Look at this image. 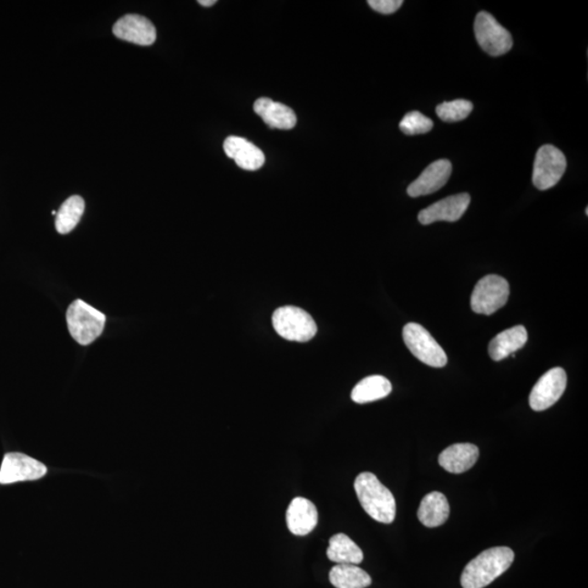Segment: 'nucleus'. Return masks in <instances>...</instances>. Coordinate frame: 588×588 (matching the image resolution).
Returning <instances> with one entry per match:
<instances>
[{
  "label": "nucleus",
  "mask_w": 588,
  "mask_h": 588,
  "mask_svg": "<svg viewBox=\"0 0 588 588\" xmlns=\"http://www.w3.org/2000/svg\"><path fill=\"white\" fill-rule=\"evenodd\" d=\"M514 562V552L509 547H494L479 554L461 575L463 588H484L506 573Z\"/></svg>",
  "instance_id": "f257e3e1"
},
{
  "label": "nucleus",
  "mask_w": 588,
  "mask_h": 588,
  "mask_svg": "<svg viewBox=\"0 0 588 588\" xmlns=\"http://www.w3.org/2000/svg\"><path fill=\"white\" fill-rule=\"evenodd\" d=\"M357 500L364 511L379 523L390 524L396 518V500L387 487L380 483L377 475L364 472L355 481Z\"/></svg>",
  "instance_id": "f03ea898"
},
{
  "label": "nucleus",
  "mask_w": 588,
  "mask_h": 588,
  "mask_svg": "<svg viewBox=\"0 0 588 588\" xmlns=\"http://www.w3.org/2000/svg\"><path fill=\"white\" fill-rule=\"evenodd\" d=\"M69 332L77 344L88 346L102 335L106 316L82 300L72 302L67 311Z\"/></svg>",
  "instance_id": "7ed1b4c3"
},
{
  "label": "nucleus",
  "mask_w": 588,
  "mask_h": 588,
  "mask_svg": "<svg viewBox=\"0 0 588 588\" xmlns=\"http://www.w3.org/2000/svg\"><path fill=\"white\" fill-rule=\"evenodd\" d=\"M273 326L280 337L296 343H307L317 333V325L310 314L296 306H284L274 311Z\"/></svg>",
  "instance_id": "20e7f679"
},
{
  "label": "nucleus",
  "mask_w": 588,
  "mask_h": 588,
  "mask_svg": "<svg viewBox=\"0 0 588 588\" xmlns=\"http://www.w3.org/2000/svg\"><path fill=\"white\" fill-rule=\"evenodd\" d=\"M403 340L412 355L431 367H444L448 358L446 352L427 329L417 323L406 325Z\"/></svg>",
  "instance_id": "39448f33"
},
{
  "label": "nucleus",
  "mask_w": 588,
  "mask_h": 588,
  "mask_svg": "<svg viewBox=\"0 0 588 588\" xmlns=\"http://www.w3.org/2000/svg\"><path fill=\"white\" fill-rule=\"evenodd\" d=\"M510 287L507 280L497 274H489L476 284L470 307L475 313L491 315L507 304Z\"/></svg>",
  "instance_id": "423d86ee"
},
{
  "label": "nucleus",
  "mask_w": 588,
  "mask_h": 588,
  "mask_svg": "<svg viewBox=\"0 0 588 588\" xmlns=\"http://www.w3.org/2000/svg\"><path fill=\"white\" fill-rule=\"evenodd\" d=\"M474 32L480 46L494 57L507 54L513 46V39L509 31L486 11L476 15Z\"/></svg>",
  "instance_id": "0eeeda50"
},
{
  "label": "nucleus",
  "mask_w": 588,
  "mask_h": 588,
  "mask_svg": "<svg viewBox=\"0 0 588 588\" xmlns=\"http://www.w3.org/2000/svg\"><path fill=\"white\" fill-rule=\"evenodd\" d=\"M565 170H567V159L562 150L551 144L542 145L537 150L535 157L534 186L541 191L552 189L562 181Z\"/></svg>",
  "instance_id": "6e6552de"
},
{
  "label": "nucleus",
  "mask_w": 588,
  "mask_h": 588,
  "mask_svg": "<svg viewBox=\"0 0 588 588\" xmlns=\"http://www.w3.org/2000/svg\"><path fill=\"white\" fill-rule=\"evenodd\" d=\"M567 373L562 367H554L542 375L531 391V407L541 412L552 407L567 388Z\"/></svg>",
  "instance_id": "1a4fd4ad"
},
{
  "label": "nucleus",
  "mask_w": 588,
  "mask_h": 588,
  "mask_svg": "<svg viewBox=\"0 0 588 588\" xmlns=\"http://www.w3.org/2000/svg\"><path fill=\"white\" fill-rule=\"evenodd\" d=\"M47 468L24 453L11 452L4 457L0 468V484H14L18 481L36 480L46 475Z\"/></svg>",
  "instance_id": "9d476101"
},
{
  "label": "nucleus",
  "mask_w": 588,
  "mask_h": 588,
  "mask_svg": "<svg viewBox=\"0 0 588 588\" xmlns=\"http://www.w3.org/2000/svg\"><path fill=\"white\" fill-rule=\"evenodd\" d=\"M469 203L470 196L468 193L448 196L419 211L418 222L424 226L436 222H458L467 211Z\"/></svg>",
  "instance_id": "9b49d317"
},
{
  "label": "nucleus",
  "mask_w": 588,
  "mask_h": 588,
  "mask_svg": "<svg viewBox=\"0 0 588 588\" xmlns=\"http://www.w3.org/2000/svg\"><path fill=\"white\" fill-rule=\"evenodd\" d=\"M116 37L122 41L150 46L156 41V27L148 18L139 15H127L118 20L113 29Z\"/></svg>",
  "instance_id": "f8f14e48"
},
{
  "label": "nucleus",
  "mask_w": 588,
  "mask_h": 588,
  "mask_svg": "<svg viewBox=\"0 0 588 588\" xmlns=\"http://www.w3.org/2000/svg\"><path fill=\"white\" fill-rule=\"evenodd\" d=\"M452 172L451 162L448 160H439L425 170L416 181L407 188V194L411 198L429 195L438 191L449 181Z\"/></svg>",
  "instance_id": "ddd939ff"
},
{
  "label": "nucleus",
  "mask_w": 588,
  "mask_h": 588,
  "mask_svg": "<svg viewBox=\"0 0 588 588\" xmlns=\"http://www.w3.org/2000/svg\"><path fill=\"white\" fill-rule=\"evenodd\" d=\"M223 150L241 170L255 171L265 164L264 153L244 138L228 137L223 142Z\"/></svg>",
  "instance_id": "4468645a"
},
{
  "label": "nucleus",
  "mask_w": 588,
  "mask_h": 588,
  "mask_svg": "<svg viewBox=\"0 0 588 588\" xmlns=\"http://www.w3.org/2000/svg\"><path fill=\"white\" fill-rule=\"evenodd\" d=\"M288 529L294 535L305 536L315 529L318 512L314 503L305 498L296 497L290 502L287 510Z\"/></svg>",
  "instance_id": "2eb2a0df"
},
{
  "label": "nucleus",
  "mask_w": 588,
  "mask_h": 588,
  "mask_svg": "<svg viewBox=\"0 0 588 588\" xmlns=\"http://www.w3.org/2000/svg\"><path fill=\"white\" fill-rule=\"evenodd\" d=\"M254 111L266 125L279 130H291L296 125L294 111L282 103L274 102L271 98L257 99Z\"/></svg>",
  "instance_id": "dca6fc26"
},
{
  "label": "nucleus",
  "mask_w": 588,
  "mask_h": 588,
  "mask_svg": "<svg viewBox=\"0 0 588 588\" xmlns=\"http://www.w3.org/2000/svg\"><path fill=\"white\" fill-rule=\"evenodd\" d=\"M480 457L479 448L472 444H456L448 447L439 456V464L447 472L461 474L473 468Z\"/></svg>",
  "instance_id": "f3484780"
},
{
  "label": "nucleus",
  "mask_w": 588,
  "mask_h": 588,
  "mask_svg": "<svg viewBox=\"0 0 588 588\" xmlns=\"http://www.w3.org/2000/svg\"><path fill=\"white\" fill-rule=\"evenodd\" d=\"M529 335L524 326H515L498 334L489 346L490 356L500 362L522 349L528 343Z\"/></svg>",
  "instance_id": "a211bd4d"
},
{
  "label": "nucleus",
  "mask_w": 588,
  "mask_h": 588,
  "mask_svg": "<svg viewBox=\"0 0 588 588\" xmlns=\"http://www.w3.org/2000/svg\"><path fill=\"white\" fill-rule=\"evenodd\" d=\"M450 507L445 495L433 491L425 496L418 508V518L428 528H437L447 522Z\"/></svg>",
  "instance_id": "6ab92c4d"
},
{
  "label": "nucleus",
  "mask_w": 588,
  "mask_h": 588,
  "mask_svg": "<svg viewBox=\"0 0 588 588\" xmlns=\"http://www.w3.org/2000/svg\"><path fill=\"white\" fill-rule=\"evenodd\" d=\"M392 386L389 380L380 375H374L361 380L352 390V400L358 405L377 401L390 395Z\"/></svg>",
  "instance_id": "aec40b11"
},
{
  "label": "nucleus",
  "mask_w": 588,
  "mask_h": 588,
  "mask_svg": "<svg viewBox=\"0 0 588 588\" xmlns=\"http://www.w3.org/2000/svg\"><path fill=\"white\" fill-rule=\"evenodd\" d=\"M327 557L337 564H360L363 562V552L349 536L337 534L329 540Z\"/></svg>",
  "instance_id": "412c9836"
},
{
  "label": "nucleus",
  "mask_w": 588,
  "mask_h": 588,
  "mask_svg": "<svg viewBox=\"0 0 588 588\" xmlns=\"http://www.w3.org/2000/svg\"><path fill=\"white\" fill-rule=\"evenodd\" d=\"M329 580L335 588H366L372 584L371 576L355 564L335 565Z\"/></svg>",
  "instance_id": "4be33fe9"
},
{
  "label": "nucleus",
  "mask_w": 588,
  "mask_h": 588,
  "mask_svg": "<svg viewBox=\"0 0 588 588\" xmlns=\"http://www.w3.org/2000/svg\"><path fill=\"white\" fill-rule=\"evenodd\" d=\"M84 210H86V201L81 196H71L61 205L57 215H56V231L60 234H67L74 231L78 222L81 221Z\"/></svg>",
  "instance_id": "5701e85b"
},
{
  "label": "nucleus",
  "mask_w": 588,
  "mask_h": 588,
  "mask_svg": "<svg viewBox=\"0 0 588 588\" xmlns=\"http://www.w3.org/2000/svg\"><path fill=\"white\" fill-rule=\"evenodd\" d=\"M473 110V104L467 99H456L442 103L436 108V113L442 121L458 122L466 119Z\"/></svg>",
  "instance_id": "b1692460"
},
{
  "label": "nucleus",
  "mask_w": 588,
  "mask_h": 588,
  "mask_svg": "<svg viewBox=\"0 0 588 588\" xmlns=\"http://www.w3.org/2000/svg\"><path fill=\"white\" fill-rule=\"evenodd\" d=\"M399 127L407 136H418V134L429 132L434 127V122L419 111H411L403 117Z\"/></svg>",
  "instance_id": "393cba45"
},
{
  "label": "nucleus",
  "mask_w": 588,
  "mask_h": 588,
  "mask_svg": "<svg viewBox=\"0 0 588 588\" xmlns=\"http://www.w3.org/2000/svg\"><path fill=\"white\" fill-rule=\"evenodd\" d=\"M367 4L379 14L391 15L400 9L403 2L402 0H368Z\"/></svg>",
  "instance_id": "a878e982"
},
{
  "label": "nucleus",
  "mask_w": 588,
  "mask_h": 588,
  "mask_svg": "<svg viewBox=\"0 0 588 588\" xmlns=\"http://www.w3.org/2000/svg\"><path fill=\"white\" fill-rule=\"evenodd\" d=\"M216 3V0H200L199 2L201 5H203V7H211V5Z\"/></svg>",
  "instance_id": "bb28decb"
}]
</instances>
